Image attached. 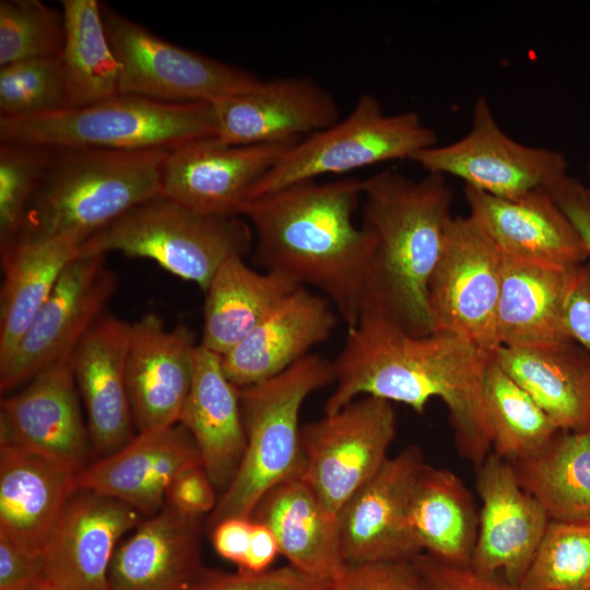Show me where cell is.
I'll return each instance as SVG.
<instances>
[{
	"instance_id": "cell-1",
	"label": "cell",
	"mask_w": 590,
	"mask_h": 590,
	"mask_svg": "<svg viewBox=\"0 0 590 590\" xmlns=\"http://www.w3.org/2000/svg\"><path fill=\"white\" fill-rule=\"evenodd\" d=\"M493 353L455 334L415 337L376 310L364 309L347 327L343 347L330 362L334 389L324 414L371 396L422 414L433 398L449 412L459 455L479 467L492 452L482 385Z\"/></svg>"
},
{
	"instance_id": "cell-2",
	"label": "cell",
	"mask_w": 590,
	"mask_h": 590,
	"mask_svg": "<svg viewBox=\"0 0 590 590\" xmlns=\"http://www.w3.org/2000/svg\"><path fill=\"white\" fill-rule=\"evenodd\" d=\"M363 180H307L248 200L239 210L253 232L252 260L329 299L354 326L365 305L373 235L354 221Z\"/></svg>"
},
{
	"instance_id": "cell-3",
	"label": "cell",
	"mask_w": 590,
	"mask_h": 590,
	"mask_svg": "<svg viewBox=\"0 0 590 590\" xmlns=\"http://www.w3.org/2000/svg\"><path fill=\"white\" fill-rule=\"evenodd\" d=\"M452 200L453 188L440 174L416 180L386 169L363 180L361 225L375 239L364 309L415 337L434 333L427 290Z\"/></svg>"
},
{
	"instance_id": "cell-4",
	"label": "cell",
	"mask_w": 590,
	"mask_h": 590,
	"mask_svg": "<svg viewBox=\"0 0 590 590\" xmlns=\"http://www.w3.org/2000/svg\"><path fill=\"white\" fill-rule=\"evenodd\" d=\"M169 151L50 148L10 247L68 235L86 239L135 205L161 196L162 169Z\"/></svg>"
},
{
	"instance_id": "cell-5",
	"label": "cell",
	"mask_w": 590,
	"mask_h": 590,
	"mask_svg": "<svg viewBox=\"0 0 590 590\" xmlns=\"http://www.w3.org/2000/svg\"><path fill=\"white\" fill-rule=\"evenodd\" d=\"M332 382L330 362L308 354L273 378L238 388L246 448L210 514L211 528L226 518H251L268 492L302 477L300 408L310 393Z\"/></svg>"
},
{
	"instance_id": "cell-6",
	"label": "cell",
	"mask_w": 590,
	"mask_h": 590,
	"mask_svg": "<svg viewBox=\"0 0 590 590\" xmlns=\"http://www.w3.org/2000/svg\"><path fill=\"white\" fill-rule=\"evenodd\" d=\"M215 135L210 103H166L130 94L30 117L0 118L1 143L45 148L169 151Z\"/></svg>"
},
{
	"instance_id": "cell-7",
	"label": "cell",
	"mask_w": 590,
	"mask_h": 590,
	"mask_svg": "<svg viewBox=\"0 0 590 590\" xmlns=\"http://www.w3.org/2000/svg\"><path fill=\"white\" fill-rule=\"evenodd\" d=\"M253 240L239 215L199 212L161 194L92 234L79 255L119 251L146 258L205 293L219 268L231 257L246 256Z\"/></svg>"
},
{
	"instance_id": "cell-8",
	"label": "cell",
	"mask_w": 590,
	"mask_h": 590,
	"mask_svg": "<svg viewBox=\"0 0 590 590\" xmlns=\"http://www.w3.org/2000/svg\"><path fill=\"white\" fill-rule=\"evenodd\" d=\"M435 145L436 132L416 111L387 115L374 95L364 93L345 118L287 149L255 187L250 199L323 175L345 174L393 160L412 161Z\"/></svg>"
},
{
	"instance_id": "cell-9",
	"label": "cell",
	"mask_w": 590,
	"mask_h": 590,
	"mask_svg": "<svg viewBox=\"0 0 590 590\" xmlns=\"http://www.w3.org/2000/svg\"><path fill=\"white\" fill-rule=\"evenodd\" d=\"M101 15L120 64V94L213 104L261 80L250 71L174 45L105 3H101Z\"/></svg>"
},
{
	"instance_id": "cell-10",
	"label": "cell",
	"mask_w": 590,
	"mask_h": 590,
	"mask_svg": "<svg viewBox=\"0 0 590 590\" xmlns=\"http://www.w3.org/2000/svg\"><path fill=\"white\" fill-rule=\"evenodd\" d=\"M504 257L472 217H451L427 290L434 332L494 353Z\"/></svg>"
},
{
	"instance_id": "cell-11",
	"label": "cell",
	"mask_w": 590,
	"mask_h": 590,
	"mask_svg": "<svg viewBox=\"0 0 590 590\" xmlns=\"http://www.w3.org/2000/svg\"><path fill=\"white\" fill-rule=\"evenodd\" d=\"M396 429L392 402L371 396L305 424L300 427L302 479L338 515L386 463Z\"/></svg>"
},
{
	"instance_id": "cell-12",
	"label": "cell",
	"mask_w": 590,
	"mask_h": 590,
	"mask_svg": "<svg viewBox=\"0 0 590 590\" xmlns=\"http://www.w3.org/2000/svg\"><path fill=\"white\" fill-rule=\"evenodd\" d=\"M471 129L460 140L435 145L412 162L427 173L455 176L485 193L516 199L567 175L562 152L522 144L506 134L485 96L472 108Z\"/></svg>"
},
{
	"instance_id": "cell-13",
	"label": "cell",
	"mask_w": 590,
	"mask_h": 590,
	"mask_svg": "<svg viewBox=\"0 0 590 590\" xmlns=\"http://www.w3.org/2000/svg\"><path fill=\"white\" fill-rule=\"evenodd\" d=\"M106 255H79L64 269L10 357L0 364V391L8 393L36 374L68 359L90 328L104 315L117 288Z\"/></svg>"
},
{
	"instance_id": "cell-14",
	"label": "cell",
	"mask_w": 590,
	"mask_h": 590,
	"mask_svg": "<svg viewBox=\"0 0 590 590\" xmlns=\"http://www.w3.org/2000/svg\"><path fill=\"white\" fill-rule=\"evenodd\" d=\"M424 464L420 447L408 446L342 506L338 521L347 566L412 560L422 553L409 514Z\"/></svg>"
},
{
	"instance_id": "cell-15",
	"label": "cell",
	"mask_w": 590,
	"mask_h": 590,
	"mask_svg": "<svg viewBox=\"0 0 590 590\" xmlns=\"http://www.w3.org/2000/svg\"><path fill=\"white\" fill-rule=\"evenodd\" d=\"M299 140L237 145L216 137L170 150L162 169V196L196 211L239 215L258 182Z\"/></svg>"
},
{
	"instance_id": "cell-16",
	"label": "cell",
	"mask_w": 590,
	"mask_h": 590,
	"mask_svg": "<svg viewBox=\"0 0 590 590\" xmlns=\"http://www.w3.org/2000/svg\"><path fill=\"white\" fill-rule=\"evenodd\" d=\"M129 505L91 489L69 498L43 547L44 590H107L118 541L140 522Z\"/></svg>"
},
{
	"instance_id": "cell-17",
	"label": "cell",
	"mask_w": 590,
	"mask_h": 590,
	"mask_svg": "<svg viewBox=\"0 0 590 590\" xmlns=\"http://www.w3.org/2000/svg\"><path fill=\"white\" fill-rule=\"evenodd\" d=\"M476 469L482 507L470 566L519 586L551 520L519 484L508 460L492 451Z\"/></svg>"
},
{
	"instance_id": "cell-18",
	"label": "cell",
	"mask_w": 590,
	"mask_h": 590,
	"mask_svg": "<svg viewBox=\"0 0 590 590\" xmlns=\"http://www.w3.org/2000/svg\"><path fill=\"white\" fill-rule=\"evenodd\" d=\"M212 105L215 137L237 145L302 140L341 119L334 97L310 76L260 80Z\"/></svg>"
},
{
	"instance_id": "cell-19",
	"label": "cell",
	"mask_w": 590,
	"mask_h": 590,
	"mask_svg": "<svg viewBox=\"0 0 590 590\" xmlns=\"http://www.w3.org/2000/svg\"><path fill=\"white\" fill-rule=\"evenodd\" d=\"M70 361L61 359L36 374L20 391L4 397L0 440H9L54 460L76 474L92 451Z\"/></svg>"
},
{
	"instance_id": "cell-20",
	"label": "cell",
	"mask_w": 590,
	"mask_h": 590,
	"mask_svg": "<svg viewBox=\"0 0 590 590\" xmlns=\"http://www.w3.org/2000/svg\"><path fill=\"white\" fill-rule=\"evenodd\" d=\"M197 345L188 326L168 329L154 312L131 323L126 375L138 433L180 423Z\"/></svg>"
},
{
	"instance_id": "cell-21",
	"label": "cell",
	"mask_w": 590,
	"mask_h": 590,
	"mask_svg": "<svg viewBox=\"0 0 590 590\" xmlns=\"http://www.w3.org/2000/svg\"><path fill=\"white\" fill-rule=\"evenodd\" d=\"M130 332L131 323L104 314L69 357L96 460L116 452L135 436L126 375Z\"/></svg>"
},
{
	"instance_id": "cell-22",
	"label": "cell",
	"mask_w": 590,
	"mask_h": 590,
	"mask_svg": "<svg viewBox=\"0 0 590 590\" xmlns=\"http://www.w3.org/2000/svg\"><path fill=\"white\" fill-rule=\"evenodd\" d=\"M464 197L504 257L565 269L588 262L579 233L544 187L505 199L465 186Z\"/></svg>"
},
{
	"instance_id": "cell-23",
	"label": "cell",
	"mask_w": 590,
	"mask_h": 590,
	"mask_svg": "<svg viewBox=\"0 0 590 590\" xmlns=\"http://www.w3.org/2000/svg\"><path fill=\"white\" fill-rule=\"evenodd\" d=\"M197 463H202L199 449L178 423L138 433L116 452L90 463L76 474L75 491H95L151 517L165 506L172 480Z\"/></svg>"
},
{
	"instance_id": "cell-24",
	"label": "cell",
	"mask_w": 590,
	"mask_h": 590,
	"mask_svg": "<svg viewBox=\"0 0 590 590\" xmlns=\"http://www.w3.org/2000/svg\"><path fill=\"white\" fill-rule=\"evenodd\" d=\"M338 316L328 298L299 286L222 356L226 377L246 388L280 375L329 339Z\"/></svg>"
},
{
	"instance_id": "cell-25",
	"label": "cell",
	"mask_w": 590,
	"mask_h": 590,
	"mask_svg": "<svg viewBox=\"0 0 590 590\" xmlns=\"http://www.w3.org/2000/svg\"><path fill=\"white\" fill-rule=\"evenodd\" d=\"M75 476L54 460L0 440V535L40 553L75 492Z\"/></svg>"
},
{
	"instance_id": "cell-26",
	"label": "cell",
	"mask_w": 590,
	"mask_h": 590,
	"mask_svg": "<svg viewBox=\"0 0 590 590\" xmlns=\"http://www.w3.org/2000/svg\"><path fill=\"white\" fill-rule=\"evenodd\" d=\"M202 568L200 519L164 506L118 544L107 590H190Z\"/></svg>"
},
{
	"instance_id": "cell-27",
	"label": "cell",
	"mask_w": 590,
	"mask_h": 590,
	"mask_svg": "<svg viewBox=\"0 0 590 590\" xmlns=\"http://www.w3.org/2000/svg\"><path fill=\"white\" fill-rule=\"evenodd\" d=\"M251 519L273 532L280 554L296 569L335 581L349 568L342 553L338 515L323 505L302 477L268 492Z\"/></svg>"
},
{
	"instance_id": "cell-28",
	"label": "cell",
	"mask_w": 590,
	"mask_h": 590,
	"mask_svg": "<svg viewBox=\"0 0 590 590\" xmlns=\"http://www.w3.org/2000/svg\"><path fill=\"white\" fill-rule=\"evenodd\" d=\"M180 423L191 434L215 488L223 493L241 461L246 435L238 388L226 377L222 355L201 344L193 353L192 382Z\"/></svg>"
},
{
	"instance_id": "cell-29",
	"label": "cell",
	"mask_w": 590,
	"mask_h": 590,
	"mask_svg": "<svg viewBox=\"0 0 590 590\" xmlns=\"http://www.w3.org/2000/svg\"><path fill=\"white\" fill-rule=\"evenodd\" d=\"M574 268L504 257L496 312L498 347H535L573 341L564 324V304Z\"/></svg>"
},
{
	"instance_id": "cell-30",
	"label": "cell",
	"mask_w": 590,
	"mask_h": 590,
	"mask_svg": "<svg viewBox=\"0 0 590 590\" xmlns=\"http://www.w3.org/2000/svg\"><path fill=\"white\" fill-rule=\"evenodd\" d=\"M494 357L563 432L590 430V354L574 341L498 347Z\"/></svg>"
},
{
	"instance_id": "cell-31",
	"label": "cell",
	"mask_w": 590,
	"mask_h": 590,
	"mask_svg": "<svg viewBox=\"0 0 590 590\" xmlns=\"http://www.w3.org/2000/svg\"><path fill=\"white\" fill-rule=\"evenodd\" d=\"M299 286L287 275L258 272L244 257H231L219 268L204 293L199 344L225 355Z\"/></svg>"
},
{
	"instance_id": "cell-32",
	"label": "cell",
	"mask_w": 590,
	"mask_h": 590,
	"mask_svg": "<svg viewBox=\"0 0 590 590\" xmlns=\"http://www.w3.org/2000/svg\"><path fill=\"white\" fill-rule=\"evenodd\" d=\"M84 240L68 235L16 244L1 252L0 364L15 350Z\"/></svg>"
},
{
	"instance_id": "cell-33",
	"label": "cell",
	"mask_w": 590,
	"mask_h": 590,
	"mask_svg": "<svg viewBox=\"0 0 590 590\" xmlns=\"http://www.w3.org/2000/svg\"><path fill=\"white\" fill-rule=\"evenodd\" d=\"M409 521L422 552L449 564L470 566L479 514L472 494L456 473L423 465L414 485Z\"/></svg>"
},
{
	"instance_id": "cell-34",
	"label": "cell",
	"mask_w": 590,
	"mask_h": 590,
	"mask_svg": "<svg viewBox=\"0 0 590 590\" xmlns=\"http://www.w3.org/2000/svg\"><path fill=\"white\" fill-rule=\"evenodd\" d=\"M510 463L550 520L590 521V432L559 430L540 450Z\"/></svg>"
},
{
	"instance_id": "cell-35",
	"label": "cell",
	"mask_w": 590,
	"mask_h": 590,
	"mask_svg": "<svg viewBox=\"0 0 590 590\" xmlns=\"http://www.w3.org/2000/svg\"><path fill=\"white\" fill-rule=\"evenodd\" d=\"M64 45L60 55L68 107L120 94V64L109 45L96 0H63ZM67 107V108H68Z\"/></svg>"
},
{
	"instance_id": "cell-36",
	"label": "cell",
	"mask_w": 590,
	"mask_h": 590,
	"mask_svg": "<svg viewBox=\"0 0 590 590\" xmlns=\"http://www.w3.org/2000/svg\"><path fill=\"white\" fill-rule=\"evenodd\" d=\"M485 417L492 436V451L516 461L544 447L559 429L494 357L489 359L482 385Z\"/></svg>"
},
{
	"instance_id": "cell-37",
	"label": "cell",
	"mask_w": 590,
	"mask_h": 590,
	"mask_svg": "<svg viewBox=\"0 0 590 590\" xmlns=\"http://www.w3.org/2000/svg\"><path fill=\"white\" fill-rule=\"evenodd\" d=\"M521 590H590V521H550Z\"/></svg>"
},
{
	"instance_id": "cell-38",
	"label": "cell",
	"mask_w": 590,
	"mask_h": 590,
	"mask_svg": "<svg viewBox=\"0 0 590 590\" xmlns=\"http://www.w3.org/2000/svg\"><path fill=\"white\" fill-rule=\"evenodd\" d=\"M64 34L62 11L39 0L0 1V67L60 56Z\"/></svg>"
},
{
	"instance_id": "cell-39",
	"label": "cell",
	"mask_w": 590,
	"mask_h": 590,
	"mask_svg": "<svg viewBox=\"0 0 590 590\" xmlns=\"http://www.w3.org/2000/svg\"><path fill=\"white\" fill-rule=\"evenodd\" d=\"M68 107L60 56L0 67V118H22Z\"/></svg>"
},
{
	"instance_id": "cell-40",
	"label": "cell",
	"mask_w": 590,
	"mask_h": 590,
	"mask_svg": "<svg viewBox=\"0 0 590 590\" xmlns=\"http://www.w3.org/2000/svg\"><path fill=\"white\" fill-rule=\"evenodd\" d=\"M50 148L0 144V248L17 237L26 211L40 180Z\"/></svg>"
},
{
	"instance_id": "cell-41",
	"label": "cell",
	"mask_w": 590,
	"mask_h": 590,
	"mask_svg": "<svg viewBox=\"0 0 590 590\" xmlns=\"http://www.w3.org/2000/svg\"><path fill=\"white\" fill-rule=\"evenodd\" d=\"M334 581L312 577L295 567L262 573L227 574L203 567L190 590H331Z\"/></svg>"
},
{
	"instance_id": "cell-42",
	"label": "cell",
	"mask_w": 590,
	"mask_h": 590,
	"mask_svg": "<svg viewBox=\"0 0 590 590\" xmlns=\"http://www.w3.org/2000/svg\"><path fill=\"white\" fill-rule=\"evenodd\" d=\"M331 590H429L412 560L349 566Z\"/></svg>"
},
{
	"instance_id": "cell-43",
	"label": "cell",
	"mask_w": 590,
	"mask_h": 590,
	"mask_svg": "<svg viewBox=\"0 0 590 590\" xmlns=\"http://www.w3.org/2000/svg\"><path fill=\"white\" fill-rule=\"evenodd\" d=\"M412 563L429 590H521L504 579L482 575L471 566L449 564L425 552Z\"/></svg>"
},
{
	"instance_id": "cell-44",
	"label": "cell",
	"mask_w": 590,
	"mask_h": 590,
	"mask_svg": "<svg viewBox=\"0 0 590 590\" xmlns=\"http://www.w3.org/2000/svg\"><path fill=\"white\" fill-rule=\"evenodd\" d=\"M202 463L180 471L170 482L165 495V506L175 512L193 519L212 512L219 498Z\"/></svg>"
},
{
	"instance_id": "cell-45",
	"label": "cell",
	"mask_w": 590,
	"mask_h": 590,
	"mask_svg": "<svg viewBox=\"0 0 590 590\" xmlns=\"http://www.w3.org/2000/svg\"><path fill=\"white\" fill-rule=\"evenodd\" d=\"M564 324L570 340L590 354V261L571 270L564 304Z\"/></svg>"
},
{
	"instance_id": "cell-46",
	"label": "cell",
	"mask_w": 590,
	"mask_h": 590,
	"mask_svg": "<svg viewBox=\"0 0 590 590\" xmlns=\"http://www.w3.org/2000/svg\"><path fill=\"white\" fill-rule=\"evenodd\" d=\"M42 581V554L0 535V590H37Z\"/></svg>"
},
{
	"instance_id": "cell-47",
	"label": "cell",
	"mask_w": 590,
	"mask_h": 590,
	"mask_svg": "<svg viewBox=\"0 0 590 590\" xmlns=\"http://www.w3.org/2000/svg\"><path fill=\"white\" fill-rule=\"evenodd\" d=\"M544 188L579 233L590 260V200L587 188L568 175Z\"/></svg>"
},
{
	"instance_id": "cell-48",
	"label": "cell",
	"mask_w": 590,
	"mask_h": 590,
	"mask_svg": "<svg viewBox=\"0 0 590 590\" xmlns=\"http://www.w3.org/2000/svg\"><path fill=\"white\" fill-rule=\"evenodd\" d=\"M212 544L216 553L238 566H243L252 529V519L243 517L226 518L213 526Z\"/></svg>"
},
{
	"instance_id": "cell-49",
	"label": "cell",
	"mask_w": 590,
	"mask_h": 590,
	"mask_svg": "<svg viewBox=\"0 0 590 590\" xmlns=\"http://www.w3.org/2000/svg\"><path fill=\"white\" fill-rule=\"evenodd\" d=\"M279 553L273 532L266 524L252 520L248 552L238 571L256 574L268 570Z\"/></svg>"
},
{
	"instance_id": "cell-50",
	"label": "cell",
	"mask_w": 590,
	"mask_h": 590,
	"mask_svg": "<svg viewBox=\"0 0 590 590\" xmlns=\"http://www.w3.org/2000/svg\"><path fill=\"white\" fill-rule=\"evenodd\" d=\"M589 175H590V160H589ZM587 193H588V197H589V200H590V188H587Z\"/></svg>"
},
{
	"instance_id": "cell-51",
	"label": "cell",
	"mask_w": 590,
	"mask_h": 590,
	"mask_svg": "<svg viewBox=\"0 0 590 590\" xmlns=\"http://www.w3.org/2000/svg\"><path fill=\"white\" fill-rule=\"evenodd\" d=\"M37 590H44V589L39 588V589H37Z\"/></svg>"
},
{
	"instance_id": "cell-52",
	"label": "cell",
	"mask_w": 590,
	"mask_h": 590,
	"mask_svg": "<svg viewBox=\"0 0 590 590\" xmlns=\"http://www.w3.org/2000/svg\"><path fill=\"white\" fill-rule=\"evenodd\" d=\"M590 432V430H589Z\"/></svg>"
}]
</instances>
